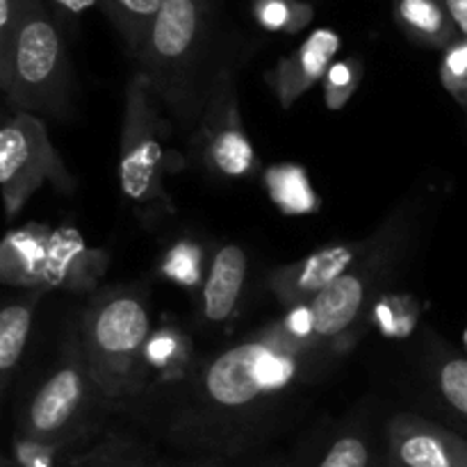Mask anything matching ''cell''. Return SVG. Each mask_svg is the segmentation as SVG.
I'll return each mask as SVG.
<instances>
[{
    "label": "cell",
    "instance_id": "cell-23",
    "mask_svg": "<svg viewBox=\"0 0 467 467\" xmlns=\"http://www.w3.org/2000/svg\"><path fill=\"white\" fill-rule=\"evenodd\" d=\"M397 21L422 44L445 46L451 41V26L436 0H397Z\"/></svg>",
    "mask_w": 467,
    "mask_h": 467
},
{
    "label": "cell",
    "instance_id": "cell-7",
    "mask_svg": "<svg viewBox=\"0 0 467 467\" xmlns=\"http://www.w3.org/2000/svg\"><path fill=\"white\" fill-rule=\"evenodd\" d=\"M171 121L150 91L149 80L135 71L126 85L121 119V149H119V185L123 199L135 208L141 223L153 228L173 213L167 178L171 173L167 137Z\"/></svg>",
    "mask_w": 467,
    "mask_h": 467
},
{
    "label": "cell",
    "instance_id": "cell-18",
    "mask_svg": "<svg viewBox=\"0 0 467 467\" xmlns=\"http://www.w3.org/2000/svg\"><path fill=\"white\" fill-rule=\"evenodd\" d=\"M46 290H27L16 301H9L0 313V390L7 395L14 372L26 354L36 306Z\"/></svg>",
    "mask_w": 467,
    "mask_h": 467
},
{
    "label": "cell",
    "instance_id": "cell-9",
    "mask_svg": "<svg viewBox=\"0 0 467 467\" xmlns=\"http://www.w3.org/2000/svg\"><path fill=\"white\" fill-rule=\"evenodd\" d=\"M190 158L217 181H249L260 171L231 71L213 76L203 114L190 135Z\"/></svg>",
    "mask_w": 467,
    "mask_h": 467
},
{
    "label": "cell",
    "instance_id": "cell-5",
    "mask_svg": "<svg viewBox=\"0 0 467 467\" xmlns=\"http://www.w3.org/2000/svg\"><path fill=\"white\" fill-rule=\"evenodd\" d=\"M420 222V199H406L368 235L360 258L342 274L327 292L310 304L315 315V333L347 351L351 333L363 328L368 313L374 308L386 283L400 267L409 251Z\"/></svg>",
    "mask_w": 467,
    "mask_h": 467
},
{
    "label": "cell",
    "instance_id": "cell-26",
    "mask_svg": "<svg viewBox=\"0 0 467 467\" xmlns=\"http://www.w3.org/2000/svg\"><path fill=\"white\" fill-rule=\"evenodd\" d=\"M365 76V67L358 59H340V62H333V67L328 68L327 78L322 80L324 87V103L328 109H342L351 100V96L356 94V89L360 87Z\"/></svg>",
    "mask_w": 467,
    "mask_h": 467
},
{
    "label": "cell",
    "instance_id": "cell-33",
    "mask_svg": "<svg viewBox=\"0 0 467 467\" xmlns=\"http://www.w3.org/2000/svg\"><path fill=\"white\" fill-rule=\"evenodd\" d=\"M465 342H467V333H465Z\"/></svg>",
    "mask_w": 467,
    "mask_h": 467
},
{
    "label": "cell",
    "instance_id": "cell-6",
    "mask_svg": "<svg viewBox=\"0 0 467 467\" xmlns=\"http://www.w3.org/2000/svg\"><path fill=\"white\" fill-rule=\"evenodd\" d=\"M7 108L67 119L73 112V68L59 27L39 0H26L12 50L0 62Z\"/></svg>",
    "mask_w": 467,
    "mask_h": 467
},
{
    "label": "cell",
    "instance_id": "cell-32",
    "mask_svg": "<svg viewBox=\"0 0 467 467\" xmlns=\"http://www.w3.org/2000/svg\"><path fill=\"white\" fill-rule=\"evenodd\" d=\"M0 467H16V463H14V459H12V454H3V459H0Z\"/></svg>",
    "mask_w": 467,
    "mask_h": 467
},
{
    "label": "cell",
    "instance_id": "cell-3",
    "mask_svg": "<svg viewBox=\"0 0 467 467\" xmlns=\"http://www.w3.org/2000/svg\"><path fill=\"white\" fill-rule=\"evenodd\" d=\"M80 342L87 365L112 409L140 401L144 349L153 327L141 285H112L96 292L80 313Z\"/></svg>",
    "mask_w": 467,
    "mask_h": 467
},
{
    "label": "cell",
    "instance_id": "cell-2",
    "mask_svg": "<svg viewBox=\"0 0 467 467\" xmlns=\"http://www.w3.org/2000/svg\"><path fill=\"white\" fill-rule=\"evenodd\" d=\"M112 410L105 401L80 342V324H67L57 358L27 397L16 418V436L46 445L82 451L100 436L103 413Z\"/></svg>",
    "mask_w": 467,
    "mask_h": 467
},
{
    "label": "cell",
    "instance_id": "cell-29",
    "mask_svg": "<svg viewBox=\"0 0 467 467\" xmlns=\"http://www.w3.org/2000/svg\"><path fill=\"white\" fill-rule=\"evenodd\" d=\"M445 7L454 26L463 32L467 39V0H445Z\"/></svg>",
    "mask_w": 467,
    "mask_h": 467
},
{
    "label": "cell",
    "instance_id": "cell-21",
    "mask_svg": "<svg viewBox=\"0 0 467 467\" xmlns=\"http://www.w3.org/2000/svg\"><path fill=\"white\" fill-rule=\"evenodd\" d=\"M272 203L287 217H304L319 210V196L304 167L292 162L274 164L263 176Z\"/></svg>",
    "mask_w": 467,
    "mask_h": 467
},
{
    "label": "cell",
    "instance_id": "cell-27",
    "mask_svg": "<svg viewBox=\"0 0 467 467\" xmlns=\"http://www.w3.org/2000/svg\"><path fill=\"white\" fill-rule=\"evenodd\" d=\"M441 82L463 108H467V39L447 48L441 67Z\"/></svg>",
    "mask_w": 467,
    "mask_h": 467
},
{
    "label": "cell",
    "instance_id": "cell-20",
    "mask_svg": "<svg viewBox=\"0 0 467 467\" xmlns=\"http://www.w3.org/2000/svg\"><path fill=\"white\" fill-rule=\"evenodd\" d=\"M429 377L442 410L456 424L454 431L467 438V358L447 347H431Z\"/></svg>",
    "mask_w": 467,
    "mask_h": 467
},
{
    "label": "cell",
    "instance_id": "cell-28",
    "mask_svg": "<svg viewBox=\"0 0 467 467\" xmlns=\"http://www.w3.org/2000/svg\"><path fill=\"white\" fill-rule=\"evenodd\" d=\"M153 467H231L226 459H219V456H185V459L167 461L160 459Z\"/></svg>",
    "mask_w": 467,
    "mask_h": 467
},
{
    "label": "cell",
    "instance_id": "cell-31",
    "mask_svg": "<svg viewBox=\"0 0 467 467\" xmlns=\"http://www.w3.org/2000/svg\"><path fill=\"white\" fill-rule=\"evenodd\" d=\"M249 467H292V456H285V454L267 456V459L258 461V463H254Z\"/></svg>",
    "mask_w": 467,
    "mask_h": 467
},
{
    "label": "cell",
    "instance_id": "cell-16",
    "mask_svg": "<svg viewBox=\"0 0 467 467\" xmlns=\"http://www.w3.org/2000/svg\"><path fill=\"white\" fill-rule=\"evenodd\" d=\"M48 237V228L35 226V223L9 233L5 237L3 254H0L3 281L9 285L27 287V290H44L41 274H44Z\"/></svg>",
    "mask_w": 467,
    "mask_h": 467
},
{
    "label": "cell",
    "instance_id": "cell-13",
    "mask_svg": "<svg viewBox=\"0 0 467 467\" xmlns=\"http://www.w3.org/2000/svg\"><path fill=\"white\" fill-rule=\"evenodd\" d=\"M109 265V255L94 251L82 242L71 228L50 231L48 249H46L41 287H62V290L82 292L96 285Z\"/></svg>",
    "mask_w": 467,
    "mask_h": 467
},
{
    "label": "cell",
    "instance_id": "cell-25",
    "mask_svg": "<svg viewBox=\"0 0 467 467\" xmlns=\"http://www.w3.org/2000/svg\"><path fill=\"white\" fill-rule=\"evenodd\" d=\"M254 14L265 30L299 32L313 18V9L296 0H255Z\"/></svg>",
    "mask_w": 467,
    "mask_h": 467
},
{
    "label": "cell",
    "instance_id": "cell-11",
    "mask_svg": "<svg viewBox=\"0 0 467 467\" xmlns=\"http://www.w3.org/2000/svg\"><path fill=\"white\" fill-rule=\"evenodd\" d=\"M365 237L356 242H340L308 254L296 263L272 269L267 276V290L287 310L313 304L342 274L349 272L351 265L365 251Z\"/></svg>",
    "mask_w": 467,
    "mask_h": 467
},
{
    "label": "cell",
    "instance_id": "cell-15",
    "mask_svg": "<svg viewBox=\"0 0 467 467\" xmlns=\"http://www.w3.org/2000/svg\"><path fill=\"white\" fill-rule=\"evenodd\" d=\"M194 365V345L190 336L176 324H160L146 342L144 365H141V397L153 388L178 386L190 377Z\"/></svg>",
    "mask_w": 467,
    "mask_h": 467
},
{
    "label": "cell",
    "instance_id": "cell-1",
    "mask_svg": "<svg viewBox=\"0 0 467 467\" xmlns=\"http://www.w3.org/2000/svg\"><path fill=\"white\" fill-rule=\"evenodd\" d=\"M345 354L315 333L310 304L194 365L173 388L162 433L187 456L235 459L263 445L292 418L310 386Z\"/></svg>",
    "mask_w": 467,
    "mask_h": 467
},
{
    "label": "cell",
    "instance_id": "cell-30",
    "mask_svg": "<svg viewBox=\"0 0 467 467\" xmlns=\"http://www.w3.org/2000/svg\"><path fill=\"white\" fill-rule=\"evenodd\" d=\"M53 3L57 5V7H62L67 14H73V16H76V14H82L89 7H94L100 0H53Z\"/></svg>",
    "mask_w": 467,
    "mask_h": 467
},
{
    "label": "cell",
    "instance_id": "cell-12",
    "mask_svg": "<svg viewBox=\"0 0 467 467\" xmlns=\"http://www.w3.org/2000/svg\"><path fill=\"white\" fill-rule=\"evenodd\" d=\"M337 50H340L337 32L319 27L295 53L283 57L272 71H267L265 80L276 96L278 105L283 109H290L310 87L324 80L328 68L333 67Z\"/></svg>",
    "mask_w": 467,
    "mask_h": 467
},
{
    "label": "cell",
    "instance_id": "cell-8",
    "mask_svg": "<svg viewBox=\"0 0 467 467\" xmlns=\"http://www.w3.org/2000/svg\"><path fill=\"white\" fill-rule=\"evenodd\" d=\"M44 185L71 196L78 181L50 141L41 117L7 108L0 128V190L9 222Z\"/></svg>",
    "mask_w": 467,
    "mask_h": 467
},
{
    "label": "cell",
    "instance_id": "cell-24",
    "mask_svg": "<svg viewBox=\"0 0 467 467\" xmlns=\"http://www.w3.org/2000/svg\"><path fill=\"white\" fill-rule=\"evenodd\" d=\"M167 0H100L109 21L126 39L128 50L137 57L155 16Z\"/></svg>",
    "mask_w": 467,
    "mask_h": 467
},
{
    "label": "cell",
    "instance_id": "cell-14",
    "mask_svg": "<svg viewBox=\"0 0 467 467\" xmlns=\"http://www.w3.org/2000/svg\"><path fill=\"white\" fill-rule=\"evenodd\" d=\"M249 260L242 246L223 244L210 258L208 274L201 287V322L210 328H223L240 308Z\"/></svg>",
    "mask_w": 467,
    "mask_h": 467
},
{
    "label": "cell",
    "instance_id": "cell-4",
    "mask_svg": "<svg viewBox=\"0 0 467 467\" xmlns=\"http://www.w3.org/2000/svg\"><path fill=\"white\" fill-rule=\"evenodd\" d=\"M203 41L201 0H167L155 16L137 59L155 100L173 130L192 135L203 114L210 87L199 80Z\"/></svg>",
    "mask_w": 467,
    "mask_h": 467
},
{
    "label": "cell",
    "instance_id": "cell-17",
    "mask_svg": "<svg viewBox=\"0 0 467 467\" xmlns=\"http://www.w3.org/2000/svg\"><path fill=\"white\" fill-rule=\"evenodd\" d=\"M158 451L130 429H108L67 467H153Z\"/></svg>",
    "mask_w": 467,
    "mask_h": 467
},
{
    "label": "cell",
    "instance_id": "cell-22",
    "mask_svg": "<svg viewBox=\"0 0 467 467\" xmlns=\"http://www.w3.org/2000/svg\"><path fill=\"white\" fill-rule=\"evenodd\" d=\"M210 265H205V249L194 237H178L162 251L158 260V272L173 285L187 292H201Z\"/></svg>",
    "mask_w": 467,
    "mask_h": 467
},
{
    "label": "cell",
    "instance_id": "cell-10",
    "mask_svg": "<svg viewBox=\"0 0 467 467\" xmlns=\"http://www.w3.org/2000/svg\"><path fill=\"white\" fill-rule=\"evenodd\" d=\"M383 467H467V438L418 413H397L386 424Z\"/></svg>",
    "mask_w": 467,
    "mask_h": 467
},
{
    "label": "cell",
    "instance_id": "cell-19",
    "mask_svg": "<svg viewBox=\"0 0 467 467\" xmlns=\"http://www.w3.org/2000/svg\"><path fill=\"white\" fill-rule=\"evenodd\" d=\"M292 467H383V461L377 459L368 429L349 424L304 456H292Z\"/></svg>",
    "mask_w": 467,
    "mask_h": 467
}]
</instances>
